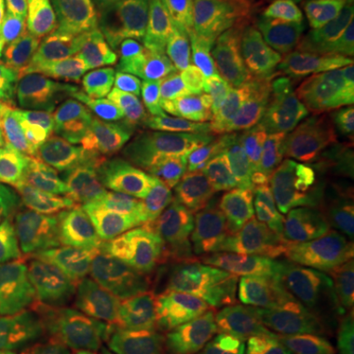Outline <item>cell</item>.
I'll return each instance as SVG.
<instances>
[{"label":"cell","instance_id":"9a60e30c","mask_svg":"<svg viewBox=\"0 0 354 354\" xmlns=\"http://www.w3.org/2000/svg\"><path fill=\"white\" fill-rule=\"evenodd\" d=\"M215 197L241 216L248 228L246 244L252 250L270 258L279 248H288L295 230L274 191L227 176L215 189Z\"/></svg>","mask_w":354,"mask_h":354},{"label":"cell","instance_id":"6da1fadb","mask_svg":"<svg viewBox=\"0 0 354 354\" xmlns=\"http://www.w3.org/2000/svg\"><path fill=\"white\" fill-rule=\"evenodd\" d=\"M195 30L197 59L218 93L234 101L248 79H286L297 32V0H239Z\"/></svg>","mask_w":354,"mask_h":354},{"label":"cell","instance_id":"4fadbf2b","mask_svg":"<svg viewBox=\"0 0 354 354\" xmlns=\"http://www.w3.org/2000/svg\"><path fill=\"white\" fill-rule=\"evenodd\" d=\"M174 140H177L174 130L160 114L152 111L102 127L73 132L59 140L53 148L77 146L111 160L160 165Z\"/></svg>","mask_w":354,"mask_h":354},{"label":"cell","instance_id":"60d3db41","mask_svg":"<svg viewBox=\"0 0 354 354\" xmlns=\"http://www.w3.org/2000/svg\"><path fill=\"white\" fill-rule=\"evenodd\" d=\"M10 293V283H8V278H6V272H4V264L0 260V297L8 295Z\"/></svg>","mask_w":354,"mask_h":354},{"label":"cell","instance_id":"7402d4cb","mask_svg":"<svg viewBox=\"0 0 354 354\" xmlns=\"http://www.w3.org/2000/svg\"><path fill=\"white\" fill-rule=\"evenodd\" d=\"M50 39L20 24H10L0 50V69L8 87L24 85L51 64Z\"/></svg>","mask_w":354,"mask_h":354},{"label":"cell","instance_id":"d6a6232c","mask_svg":"<svg viewBox=\"0 0 354 354\" xmlns=\"http://www.w3.org/2000/svg\"><path fill=\"white\" fill-rule=\"evenodd\" d=\"M14 24L38 32L51 38L55 26V2L53 0H10Z\"/></svg>","mask_w":354,"mask_h":354},{"label":"cell","instance_id":"484cf974","mask_svg":"<svg viewBox=\"0 0 354 354\" xmlns=\"http://www.w3.org/2000/svg\"><path fill=\"white\" fill-rule=\"evenodd\" d=\"M291 342L305 354H354V311L323 317Z\"/></svg>","mask_w":354,"mask_h":354},{"label":"cell","instance_id":"b9f144b4","mask_svg":"<svg viewBox=\"0 0 354 354\" xmlns=\"http://www.w3.org/2000/svg\"><path fill=\"white\" fill-rule=\"evenodd\" d=\"M0 299H2V297H0Z\"/></svg>","mask_w":354,"mask_h":354},{"label":"cell","instance_id":"f1b7e54d","mask_svg":"<svg viewBox=\"0 0 354 354\" xmlns=\"http://www.w3.org/2000/svg\"><path fill=\"white\" fill-rule=\"evenodd\" d=\"M48 354H118L113 341L75 315H62Z\"/></svg>","mask_w":354,"mask_h":354},{"label":"cell","instance_id":"ac0fdd59","mask_svg":"<svg viewBox=\"0 0 354 354\" xmlns=\"http://www.w3.org/2000/svg\"><path fill=\"white\" fill-rule=\"evenodd\" d=\"M142 195L169 209L174 215L179 216V223L187 225L201 241L234 244L246 241L248 236V228L242 223L241 216L234 215L216 197H183L160 179L148 185Z\"/></svg>","mask_w":354,"mask_h":354},{"label":"cell","instance_id":"277c9868","mask_svg":"<svg viewBox=\"0 0 354 354\" xmlns=\"http://www.w3.org/2000/svg\"><path fill=\"white\" fill-rule=\"evenodd\" d=\"M268 260L248 244H215L187 236L160 288L177 307L215 317L248 295L262 278Z\"/></svg>","mask_w":354,"mask_h":354},{"label":"cell","instance_id":"d4e9b609","mask_svg":"<svg viewBox=\"0 0 354 354\" xmlns=\"http://www.w3.org/2000/svg\"><path fill=\"white\" fill-rule=\"evenodd\" d=\"M34 236L38 241L39 250L44 254V260L48 264V270H50L55 286L59 288V291L64 293L67 299L73 301L77 293L85 290L88 283L93 281V278L97 276V270L93 268L87 256H83L81 252L64 248V246H59L55 242L39 236L36 232H34Z\"/></svg>","mask_w":354,"mask_h":354},{"label":"cell","instance_id":"7a4b0ae2","mask_svg":"<svg viewBox=\"0 0 354 354\" xmlns=\"http://www.w3.org/2000/svg\"><path fill=\"white\" fill-rule=\"evenodd\" d=\"M160 177L142 167L111 164L77 146L39 153L32 169V191L44 216L104 225L120 203L144 193Z\"/></svg>","mask_w":354,"mask_h":354},{"label":"cell","instance_id":"f35d334b","mask_svg":"<svg viewBox=\"0 0 354 354\" xmlns=\"http://www.w3.org/2000/svg\"><path fill=\"white\" fill-rule=\"evenodd\" d=\"M20 213V209L18 207H12V205H2L0 203V239H2V234H4V230L6 227L12 223V218Z\"/></svg>","mask_w":354,"mask_h":354},{"label":"cell","instance_id":"cb8c5ba5","mask_svg":"<svg viewBox=\"0 0 354 354\" xmlns=\"http://www.w3.org/2000/svg\"><path fill=\"white\" fill-rule=\"evenodd\" d=\"M28 223L39 236L87 256L97 274L104 270L109 258V239L104 225L85 221H46L34 216H30Z\"/></svg>","mask_w":354,"mask_h":354},{"label":"cell","instance_id":"603a6c76","mask_svg":"<svg viewBox=\"0 0 354 354\" xmlns=\"http://www.w3.org/2000/svg\"><path fill=\"white\" fill-rule=\"evenodd\" d=\"M34 164L36 146L0 124V201L12 207L24 205Z\"/></svg>","mask_w":354,"mask_h":354},{"label":"cell","instance_id":"2e32d148","mask_svg":"<svg viewBox=\"0 0 354 354\" xmlns=\"http://www.w3.org/2000/svg\"><path fill=\"white\" fill-rule=\"evenodd\" d=\"M228 152L230 142L223 134L185 140L165 152V183L183 197H205L225 179Z\"/></svg>","mask_w":354,"mask_h":354},{"label":"cell","instance_id":"7c38bea8","mask_svg":"<svg viewBox=\"0 0 354 354\" xmlns=\"http://www.w3.org/2000/svg\"><path fill=\"white\" fill-rule=\"evenodd\" d=\"M79 85L81 77L71 75L64 67L51 62L34 79L16 87L4 106L8 128L38 148L64 122Z\"/></svg>","mask_w":354,"mask_h":354},{"label":"cell","instance_id":"d6986e66","mask_svg":"<svg viewBox=\"0 0 354 354\" xmlns=\"http://www.w3.org/2000/svg\"><path fill=\"white\" fill-rule=\"evenodd\" d=\"M193 344L197 354H305L250 317L242 315L209 319L195 333Z\"/></svg>","mask_w":354,"mask_h":354},{"label":"cell","instance_id":"ffe728a7","mask_svg":"<svg viewBox=\"0 0 354 354\" xmlns=\"http://www.w3.org/2000/svg\"><path fill=\"white\" fill-rule=\"evenodd\" d=\"M57 313L18 295L0 299V354H48Z\"/></svg>","mask_w":354,"mask_h":354},{"label":"cell","instance_id":"f546056e","mask_svg":"<svg viewBox=\"0 0 354 354\" xmlns=\"http://www.w3.org/2000/svg\"><path fill=\"white\" fill-rule=\"evenodd\" d=\"M321 203L344 201L354 197V144H346L337 152L319 160Z\"/></svg>","mask_w":354,"mask_h":354},{"label":"cell","instance_id":"1f68e13d","mask_svg":"<svg viewBox=\"0 0 354 354\" xmlns=\"http://www.w3.org/2000/svg\"><path fill=\"white\" fill-rule=\"evenodd\" d=\"M239 106H241V118L239 122H256L266 116L274 114L279 109H283L290 95L283 88L276 85L274 81L264 77L248 79L239 91Z\"/></svg>","mask_w":354,"mask_h":354},{"label":"cell","instance_id":"d590c367","mask_svg":"<svg viewBox=\"0 0 354 354\" xmlns=\"http://www.w3.org/2000/svg\"><path fill=\"white\" fill-rule=\"evenodd\" d=\"M321 211H323V216L327 218V223H333L348 232H354V197L344 199V201L321 203Z\"/></svg>","mask_w":354,"mask_h":354},{"label":"cell","instance_id":"836d02e7","mask_svg":"<svg viewBox=\"0 0 354 354\" xmlns=\"http://www.w3.org/2000/svg\"><path fill=\"white\" fill-rule=\"evenodd\" d=\"M330 106L354 140V51L348 50L346 64L335 81L330 93Z\"/></svg>","mask_w":354,"mask_h":354},{"label":"cell","instance_id":"8fae6325","mask_svg":"<svg viewBox=\"0 0 354 354\" xmlns=\"http://www.w3.org/2000/svg\"><path fill=\"white\" fill-rule=\"evenodd\" d=\"M53 55L71 75L85 77L114 57V38L101 0H53Z\"/></svg>","mask_w":354,"mask_h":354},{"label":"cell","instance_id":"5b68a950","mask_svg":"<svg viewBox=\"0 0 354 354\" xmlns=\"http://www.w3.org/2000/svg\"><path fill=\"white\" fill-rule=\"evenodd\" d=\"M114 38L111 62L156 71L195 57L197 30L185 0H101Z\"/></svg>","mask_w":354,"mask_h":354},{"label":"cell","instance_id":"4316f807","mask_svg":"<svg viewBox=\"0 0 354 354\" xmlns=\"http://www.w3.org/2000/svg\"><path fill=\"white\" fill-rule=\"evenodd\" d=\"M281 171L283 165L276 153L264 148L232 144L228 152V176L236 177L244 183L262 185L264 189L278 193L281 189Z\"/></svg>","mask_w":354,"mask_h":354},{"label":"cell","instance_id":"30bf717a","mask_svg":"<svg viewBox=\"0 0 354 354\" xmlns=\"http://www.w3.org/2000/svg\"><path fill=\"white\" fill-rule=\"evenodd\" d=\"M153 113L169 124L176 138L227 130L234 124V109L218 93L197 55L160 69Z\"/></svg>","mask_w":354,"mask_h":354},{"label":"cell","instance_id":"8d00e7d4","mask_svg":"<svg viewBox=\"0 0 354 354\" xmlns=\"http://www.w3.org/2000/svg\"><path fill=\"white\" fill-rule=\"evenodd\" d=\"M239 0H185L187 8H189L191 18L195 22V28L201 26L203 22L211 20L213 16L227 10L228 6L236 4Z\"/></svg>","mask_w":354,"mask_h":354},{"label":"cell","instance_id":"44dd1931","mask_svg":"<svg viewBox=\"0 0 354 354\" xmlns=\"http://www.w3.org/2000/svg\"><path fill=\"white\" fill-rule=\"evenodd\" d=\"M281 189L288 211L304 232L329 230V223L321 211L319 162H290L281 171Z\"/></svg>","mask_w":354,"mask_h":354},{"label":"cell","instance_id":"4dcf8cb0","mask_svg":"<svg viewBox=\"0 0 354 354\" xmlns=\"http://www.w3.org/2000/svg\"><path fill=\"white\" fill-rule=\"evenodd\" d=\"M205 323L177 321L130 342L128 354H197L193 337Z\"/></svg>","mask_w":354,"mask_h":354},{"label":"cell","instance_id":"5bb4252c","mask_svg":"<svg viewBox=\"0 0 354 354\" xmlns=\"http://www.w3.org/2000/svg\"><path fill=\"white\" fill-rule=\"evenodd\" d=\"M28 218L30 215L20 211L0 239V260L10 283V293L30 299L57 315H71L73 301L55 286Z\"/></svg>","mask_w":354,"mask_h":354},{"label":"cell","instance_id":"74e56055","mask_svg":"<svg viewBox=\"0 0 354 354\" xmlns=\"http://www.w3.org/2000/svg\"><path fill=\"white\" fill-rule=\"evenodd\" d=\"M10 28V0H0V50Z\"/></svg>","mask_w":354,"mask_h":354},{"label":"cell","instance_id":"83f0119b","mask_svg":"<svg viewBox=\"0 0 354 354\" xmlns=\"http://www.w3.org/2000/svg\"><path fill=\"white\" fill-rule=\"evenodd\" d=\"M288 250L304 260L354 266V234H341L333 228L321 232H295Z\"/></svg>","mask_w":354,"mask_h":354},{"label":"cell","instance_id":"52a82bcc","mask_svg":"<svg viewBox=\"0 0 354 354\" xmlns=\"http://www.w3.org/2000/svg\"><path fill=\"white\" fill-rule=\"evenodd\" d=\"M106 266L142 288H160L187 232L169 209L150 197L128 201L106 227Z\"/></svg>","mask_w":354,"mask_h":354},{"label":"cell","instance_id":"e575fe53","mask_svg":"<svg viewBox=\"0 0 354 354\" xmlns=\"http://www.w3.org/2000/svg\"><path fill=\"white\" fill-rule=\"evenodd\" d=\"M346 48L354 51V0H323Z\"/></svg>","mask_w":354,"mask_h":354},{"label":"cell","instance_id":"8992f818","mask_svg":"<svg viewBox=\"0 0 354 354\" xmlns=\"http://www.w3.org/2000/svg\"><path fill=\"white\" fill-rule=\"evenodd\" d=\"M79 321L102 333L111 341L132 342L177 321L207 323L213 317L197 315L165 299L164 293L142 288L120 272L97 274L73 299Z\"/></svg>","mask_w":354,"mask_h":354},{"label":"cell","instance_id":"ab89813d","mask_svg":"<svg viewBox=\"0 0 354 354\" xmlns=\"http://www.w3.org/2000/svg\"><path fill=\"white\" fill-rule=\"evenodd\" d=\"M8 83H6V77L2 75V69H0V116L4 114V106H6V99H8Z\"/></svg>","mask_w":354,"mask_h":354},{"label":"cell","instance_id":"ba28073f","mask_svg":"<svg viewBox=\"0 0 354 354\" xmlns=\"http://www.w3.org/2000/svg\"><path fill=\"white\" fill-rule=\"evenodd\" d=\"M158 95L160 69L144 71L109 62L79 85L75 99L65 113L64 122L36 148V158L73 132L146 113L148 109L156 106Z\"/></svg>","mask_w":354,"mask_h":354},{"label":"cell","instance_id":"e0dca14e","mask_svg":"<svg viewBox=\"0 0 354 354\" xmlns=\"http://www.w3.org/2000/svg\"><path fill=\"white\" fill-rule=\"evenodd\" d=\"M351 142L353 136L329 104L290 97L278 156H286L290 162H319Z\"/></svg>","mask_w":354,"mask_h":354},{"label":"cell","instance_id":"9c48e42d","mask_svg":"<svg viewBox=\"0 0 354 354\" xmlns=\"http://www.w3.org/2000/svg\"><path fill=\"white\" fill-rule=\"evenodd\" d=\"M348 57L341 32L323 0H297V32L286 75L288 95L311 104H329L335 81Z\"/></svg>","mask_w":354,"mask_h":354},{"label":"cell","instance_id":"3957f363","mask_svg":"<svg viewBox=\"0 0 354 354\" xmlns=\"http://www.w3.org/2000/svg\"><path fill=\"white\" fill-rule=\"evenodd\" d=\"M244 311L266 330L293 341L323 317L354 311V266H279L248 291Z\"/></svg>","mask_w":354,"mask_h":354}]
</instances>
